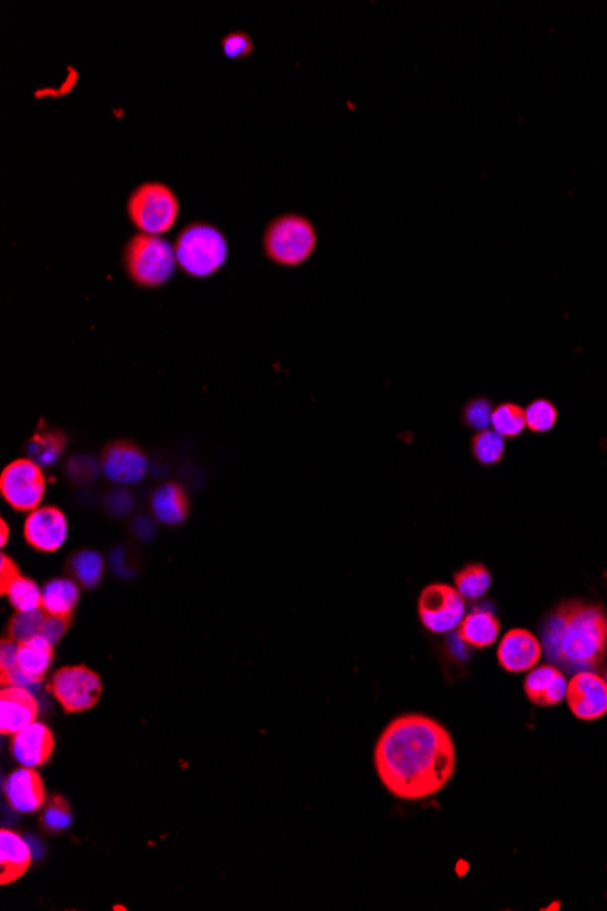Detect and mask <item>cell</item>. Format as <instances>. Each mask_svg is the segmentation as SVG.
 <instances>
[{"instance_id":"obj_14","label":"cell","mask_w":607,"mask_h":911,"mask_svg":"<svg viewBox=\"0 0 607 911\" xmlns=\"http://www.w3.org/2000/svg\"><path fill=\"white\" fill-rule=\"evenodd\" d=\"M39 717V702L24 686H2L0 691V733L15 735Z\"/></svg>"},{"instance_id":"obj_17","label":"cell","mask_w":607,"mask_h":911,"mask_svg":"<svg viewBox=\"0 0 607 911\" xmlns=\"http://www.w3.org/2000/svg\"><path fill=\"white\" fill-rule=\"evenodd\" d=\"M568 679L555 664H540L528 671L524 679V693L531 704L540 708H553L566 699Z\"/></svg>"},{"instance_id":"obj_27","label":"cell","mask_w":607,"mask_h":911,"mask_svg":"<svg viewBox=\"0 0 607 911\" xmlns=\"http://www.w3.org/2000/svg\"><path fill=\"white\" fill-rule=\"evenodd\" d=\"M471 453L480 464L493 466L506 455V439L495 430L477 431L471 439Z\"/></svg>"},{"instance_id":"obj_21","label":"cell","mask_w":607,"mask_h":911,"mask_svg":"<svg viewBox=\"0 0 607 911\" xmlns=\"http://www.w3.org/2000/svg\"><path fill=\"white\" fill-rule=\"evenodd\" d=\"M80 597L79 582L73 579H53L42 586L40 610L51 617L71 619Z\"/></svg>"},{"instance_id":"obj_11","label":"cell","mask_w":607,"mask_h":911,"mask_svg":"<svg viewBox=\"0 0 607 911\" xmlns=\"http://www.w3.org/2000/svg\"><path fill=\"white\" fill-rule=\"evenodd\" d=\"M100 470L108 481L117 486H133L148 473V457L137 444L115 441L100 453Z\"/></svg>"},{"instance_id":"obj_23","label":"cell","mask_w":607,"mask_h":911,"mask_svg":"<svg viewBox=\"0 0 607 911\" xmlns=\"http://www.w3.org/2000/svg\"><path fill=\"white\" fill-rule=\"evenodd\" d=\"M66 444H68V437L62 431L40 428L28 442L26 455H28V459L37 462L44 470V468L55 466L60 461V457L66 450Z\"/></svg>"},{"instance_id":"obj_25","label":"cell","mask_w":607,"mask_h":911,"mask_svg":"<svg viewBox=\"0 0 607 911\" xmlns=\"http://www.w3.org/2000/svg\"><path fill=\"white\" fill-rule=\"evenodd\" d=\"M453 579H455V588L468 601L482 599L488 593L489 588H491V582H493L491 571L480 562L466 564L462 570H458L455 573Z\"/></svg>"},{"instance_id":"obj_2","label":"cell","mask_w":607,"mask_h":911,"mask_svg":"<svg viewBox=\"0 0 607 911\" xmlns=\"http://www.w3.org/2000/svg\"><path fill=\"white\" fill-rule=\"evenodd\" d=\"M549 661L569 671H607V611L595 602L568 601L542 624Z\"/></svg>"},{"instance_id":"obj_28","label":"cell","mask_w":607,"mask_h":911,"mask_svg":"<svg viewBox=\"0 0 607 911\" xmlns=\"http://www.w3.org/2000/svg\"><path fill=\"white\" fill-rule=\"evenodd\" d=\"M6 597L15 611H20V613L37 611L42 606V590H40L39 584L22 575L8 588Z\"/></svg>"},{"instance_id":"obj_4","label":"cell","mask_w":607,"mask_h":911,"mask_svg":"<svg viewBox=\"0 0 607 911\" xmlns=\"http://www.w3.org/2000/svg\"><path fill=\"white\" fill-rule=\"evenodd\" d=\"M315 250L317 230L304 215L286 213L269 222L264 233V251L269 261L295 268L308 261Z\"/></svg>"},{"instance_id":"obj_12","label":"cell","mask_w":607,"mask_h":911,"mask_svg":"<svg viewBox=\"0 0 607 911\" xmlns=\"http://www.w3.org/2000/svg\"><path fill=\"white\" fill-rule=\"evenodd\" d=\"M70 535V524L57 506H40L30 511L24 521V539L33 550L42 553L59 551Z\"/></svg>"},{"instance_id":"obj_34","label":"cell","mask_w":607,"mask_h":911,"mask_svg":"<svg viewBox=\"0 0 607 911\" xmlns=\"http://www.w3.org/2000/svg\"><path fill=\"white\" fill-rule=\"evenodd\" d=\"M222 50L229 59H242V57H248L249 53L253 51V42L246 33L235 31L222 39Z\"/></svg>"},{"instance_id":"obj_19","label":"cell","mask_w":607,"mask_h":911,"mask_svg":"<svg viewBox=\"0 0 607 911\" xmlns=\"http://www.w3.org/2000/svg\"><path fill=\"white\" fill-rule=\"evenodd\" d=\"M150 506L153 517L166 526H179L190 515L188 493L177 482L162 484L153 491Z\"/></svg>"},{"instance_id":"obj_13","label":"cell","mask_w":607,"mask_h":911,"mask_svg":"<svg viewBox=\"0 0 607 911\" xmlns=\"http://www.w3.org/2000/svg\"><path fill=\"white\" fill-rule=\"evenodd\" d=\"M542 641L533 631L513 628L506 631L497 648L498 664L508 673H524L533 670L542 659Z\"/></svg>"},{"instance_id":"obj_7","label":"cell","mask_w":607,"mask_h":911,"mask_svg":"<svg viewBox=\"0 0 607 911\" xmlns=\"http://www.w3.org/2000/svg\"><path fill=\"white\" fill-rule=\"evenodd\" d=\"M417 610L426 630L431 633H448L457 630L466 617V599L455 586L435 582L420 591Z\"/></svg>"},{"instance_id":"obj_38","label":"cell","mask_w":607,"mask_h":911,"mask_svg":"<svg viewBox=\"0 0 607 911\" xmlns=\"http://www.w3.org/2000/svg\"><path fill=\"white\" fill-rule=\"evenodd\" d=\"M119 506H122L126 513L131 510L133 499H131L130 493H126L124 490L111 491L110 497H108V508H110V513H113L115 517L120 515Z\"/></svg>"},{"instance_id":"obj_29","label":"cell","mask_w":607,"mask_h":911,"mask_svg":"<svg viewBox=\"0 0 607 911\" xmlns=\"http://www.w3.org/2000/svg\"><path fill=\"white\" fill-rule=\"evenodd\" d=\"M71 821H73V813H71L70 802L60 795L51 797L50 801L44 804L42 813H40L42 830L53 833V835L68 830Z\"/></svg>"},{"instance_id":"obj_8","label":"cell","mask_w":607,"mask_h":911,"mask_svg":"<svg viewBox=\"0 0 607 911\" xmlns=\"http://www.w3.org/2000/svg\"><path fill=\"white\" fill-rule=\"evenodd\" d=\"M50 691L66 713H82L99 704L102 679L88 666H64L51 677Z\"/></svg>"},{"instance_id":"obj_22","label":"cell","mask_w":607,"mask_h":911,"mask_svg":"<svg viewBox=\"0 0 607 911\" xmlns=\"http://www.w3.org/2000/svg\"><path fill=\"white\" fill-rule=\"evenodd\" d=\"M53 662V644L44 637H35L31 641L20 642L17 668L31 681L40 684L44 675L50 670Z\"/></svg>"},{"instance_id":"obj_37","label":"cell","mask_w":607,"mask_h":911,"mask_svg":"<svg viewBox=\"0 0 607 911\" xmlns=\"http://www.w3.org/2000/svg\"><path fill=\"white\" fill-rule=\"evenodd\" d=\"M20 577L19 566L15 564V561L8 557V555H2L0 557V593L6 595V591L10 588L13 582L17 581Z\"/></svg>"},{"instance_id":"obj_40","label":"cell","mask_w":607,"mask_h":911,"mask_svg":"<svg viewBox=\"0 0 607 911\" xmlns=\"http://www.w3.org/2000/svg\"><path fill=\"white\" fill-rule=\"evenodd\" d=\"M604 675H606V677H604V679H606V682H607V671H606V673H604Z\"/></svg>"},{"instance_id":"obj_24","label":"cell","mask_w":607,"mask_h":911,"mask_svg":"<svg viewBox=\"0 0 607 911\" xmlns=\"http://www.w3.org/2000/svg\"><path fill=\"white\" fill-rule=\"evenodd\" d=\"M70 579L79 582V586L86 590H93L99 586L104 577V559L97 551H77L68 562Z\"/></svg>"},{"instance_id":"obj_15","label":"cell","mask_w":607,"mask_h":911,"mask_svg":"<svg viewBox=\"0 0 607 911\" xmlns=\"http://www.w3.org/2000/svg\"><path fill=\"white\" fill-rule=\"evenodd\" d=\"M55 751V737L50 728L35 721L19 733L11 735V755L20 766L40 768L50 761Z\"/></svg>"},{"instance_id":"obj_20","label":"cell","mask_w":607,"mask_h":911,"mask_svg":"<svg viewBox=\"0 0 607 911\" xmlns=\"http://www.w3.org/2000/svg\"><path fill=\"white\" fill-rule=\"evenodd\" d=\"M502 624L497 615L486 610H473L458 626V639L477 650H486L500 637Z\"/></svg>"},{"instance_id":"obj_31","label":"cell","mask_w":607,"mask_h":911,"mask_svg":"<svg viewBox=\"0 0 607 911\" xmlns=\"http://www.w3.org/2000/svg\"><path fill=\"white\" fill-rule=\"evenodd\" d=\"M557 419L558 411L555 404L546 399H537L526 408L528 430L535 431V433H546V431L553 430Z\"/></svg>"},{"instance_id":"obj_10","label":"cell","mask_w":607,"mask_h":911,"mask_svg":"<svg viewBox=\"0 0 607 911\" xmlns=\"http://www.w3.org/2000/svg\"><path fill=\"white\" fill-rule=\"evenodd\" d=\"M571 713L580 721H598L607 715V682L598 671H577L566 691Z\"/></svg>"},{"instance_id":"obj_1","label":"cell","mask_w":607,"mask_h":911,"mask_svg":"<svg viewBox=\"0 0 607 911\" xmlns=\"http://www.w3.org/2000/svg\"><path fill=\"white\" fill-rule=\"evenodd\" d=\"M384 788L402 801H424L448 786L457 771V748L444 724L422 713L389 722L373 751Z\"/></svg>"},{"instance_id":"obj_26","label":"cell","mask_w":607,"mask_h":911,"mask_svg":"<svg viewBox=\"0 0 607 911\" xmlns=\"http://www.w3.org/2000/svg\"><path fill=\"white\" fill-rule=\"evenodd\" d=\"M491 428L502 435L504 439H515L522 431L528 428L526 424V410L520 408L515 402H502L495 406L491 415Z\"/></svg>"},{"instance_id":"obj_16","label":"cell","mask_w":607,"mask_h":911,"mask_svg":"<svg viewBox=\"0 0 607 911\" xmlns=\"http://www.w3.org/2000/svg\"><path fill=\"white\" fill-rule=\"evenodd\" d=\"M4 795L11 808L19 813H35L46 804V786L35 768L20 766L4 782Z\"/></svg>"},{"instance_id":"obj_3","label":"cell","mask_w":607,"mask_h":911,"mask_svg":"<svg viewBox=\"0 0 607 911\" xmlns=\"http://www.w3.org/2000/svg\"><path fill=\"white\" fill-rule=\"evenodd\" d=\"M177 264L191 277L204 279L219 271L228 259L224 233L208 222H193L180 231L175 241Z\"/></svg>"},{"instance_id":"obj_9","label":"cell","mask_w":607,"mask_h":911,"mask_svg":"<svg viewBox=\"0 0 607 911\" xmlns=\"http://www.w3.org/2000/svg\"><path fill=\"white\" fill-rule=\"evenodd\" d=\"M0 493L13 510L22 513L37 510L46 495L44 471L28 457L17 459L0 475Z\"/></svg>"},{"instance_id":"obj_32","label":"cell","mask_w":607,"mask_h":911,"mask_svg":"<svg viewBox=\"0 0 607 911\" xmlns=\"http://www.w3.org/2000/svg\"><path fill=\"white\" fill-rule=\"evenodd\" d=\"M99 473H102L100 459H95L93 455H75L66 464V475L77 486L91 484L99 477Z\"/></svg>"},{"instance_id":"obj_6","label":"cell","mask_w":607,"mask_h":911,"mask_svg":"<svg viewBox=\"0 0 607 911\" xmlns=\"http://www.w3.org/2000/svg\"><path fill=\"white\" fill-rule=\"evenodd\" d=\"M177 195L162 182H144L133 191L128 201V217L133 226L146 235L170 231L179 219Z\"/></svg>"},{"instance_id":"obj_18","label":"cell","mask_w":607,"mask_h":911,"mask_svg":"<svg viewBox=\"0 0 607 911\" xmlns=\"http://www.w3.org/2000/svg\"><path fill=\"white\" fill-rule=\"evenodd\" d=\"M33 850L17 831H0V884L8 886L19 881L30 870Z\"/></svg>"},{"instance_id":"obj_30","label":"cell","mask_w":607,"mask_h":911,"mask_svg":"<svg viewBox=\"0 0 607 911\" xmlns=\"http://www.w3.org/2000/svg\"><path fill=\"white\" fill-rule=\"evenodd\" d=\"M44 621H46V613L42 610L26 611V613L17 611L15 617L8 624V639L20 644V642L31 641L35 637H40L42 628H44Z\"/></svg>"},{"instance_id":"obj_33","label":"cell","mask_w":607,"mask_h":911,"mask_svg":"<svg viewBox=\"0 0 607 911\" xmlns=\"http://www.w3.org/2000/svg\"><path fill=\"white\" fill-rule=\"evenodd\" d=\"M493 410L495 408H493V404L489 402V399L475 397V399L466 402V406L462 408V422L471 430H489Z\"/></svg>"},{"instance_id":"obj_39","label":"cell","mask_w":607,"mask_h":911,"mask_svg":"<svg viewBox=\"0 0 607 911\" xmlns=\"http://www.w3.org/2000/svg\"><path fill=\"white\" fill-rule=\"evenodd\" d=\"M8 535H10V528H8V522L0 521V546H6L8 544Z\"/></svg>"},{"instance_id":"obj_36","label":"cell","mask_w":607,"mask_h":911,"mask_svg":"<svg viewBox=\"0 0 607 911\" xmlns=\"http://www.w3.org/2000/svg\"><path fill=\"white\" fill-rule=\"evenodd\" d=\"M17 657H19V642L4 639L2 648H0V675L10 673L17 668Z\"/></svg>"},{"instance_id":"obj_5","label":"cell","mask_w":607,"mask_h":911,"mask_svg":"<svg viewBox=\"0 0 607 911\" xmlns=\"http://www.w3.org/2000/svg\"><path fill=\"white\" fill-rule=\"evenodd\" d=\"M124 266L131 281L142 288L164 286L175 273V248L162 237L139 233L124 250Z\"/></svg>"},{"instance_id":"obj_35","label":"cell","mask_w":607,"mask_h":911,"mask_svg":"<svg viewBox=\"0 0 607 911\" xmlns=\"http://www.w3.org/2000/svg\"><path fill=\"white\" fill-rule=\"evenodd\" d=\"M71 619H66V617H51L46 613V621H44V628H42V635L46 641H50L53 646L62 639V635L68 631L70 628Z\"/></svg>"}]
</instances>
